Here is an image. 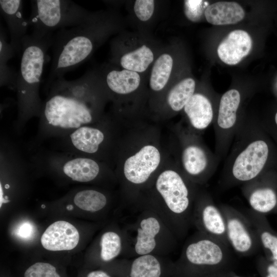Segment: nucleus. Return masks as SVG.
<instances>
[{
	"label": "nucleus",
	"instance_id": "6",
	"mask_svg": "<svg viewBox=\"0 0 277 277\" xmlns=\"http://www.w3.org/2000/svg\"><path fill=\"white\" fill-rule=\"evenodd\" d=\"M31 4L28 19L32 33L39 36L54 34L56 30L78 25L91 14L71 1L35 0Z\"/></svg>",
	"mask_w": 277,
	"mask_h": 277
},
{
	"label": "nucleus",
	"instance_id": "27",
	"mask_svg": "<svg viewBox=\"0 0 277 277\" xmlns=\"http://www.w3.org/2000/svg\"><path fill=\"white\" fill-rule=\"evenodd\" d=\"M227 230L229 239L235 250L244 253L251 248V238L239 219L235 217L229 219L227 224Z\"/></svg>",
	"mask_w": 277,
	"mask_h": 277
},
{
	"label": "nucleus",
	"instance_id": "32",
	"mask_svg": "<svg viewBox=\"0 0 277 277\" xmlns=\"http://www.w3.org/2000/svg\"><path fill=\"white\" fill-rule=\"evenodd\" d=\"M134 12L137 18L141 21L146 22L150 19L154 10L153 0H136L133 7Z\"/></svg>",
	"mask_w": 277,
	"mask_h": 277
},
{
	"label": "nucleus",
	"instance_id": "37",
	"mask_svg": "<svg viewBox=\"0 0 277 277\" xmlns=\"http://www.w3.org/2000/svg\"><path fill=\"white\" fill-rule=\"evenodd\" d=\"M274 120H275V122L277 125V112L275 115V117H274Z\"/></svg>",
	"mask_w": 277,
	"mask_h": 277
},
{
	"label": "nucleus",
	"instance_id": "12",
	"mask_svg": "<svg viewBox=\"0 0 277 277\" xmlns=\"http://www.w3.org/2000/svg\"><path fill=\"white\" fill-rule=\"evenodd\" d=\"M98 252L91 269L102 268L119 257L124 258L127 242L122 228L116 227L103 232L98 242Z\"/></svg>",
	"mask_w": 277,
	"mask_h": 277
},
{
	"label": "nucleus",
	"instance_id": "33",
	"mask_svg": "<svg viewBox=\"0 0 277 277\" xmlns=\"http://www.w3.org/2000/svg\"><path fill=\"white\" fill-rule=\"evenodd\" d=\"M261 271L263 277H277V262L264 261Z\"/></svg>",
	"mask_w": 277,
	"mask_h": 277
},
{
	"label": "nucleus",
	"instance_id": "30",
	"mask_svg": "<svg viewBox=\"0 0 277 277\" xmlns=\"http://www.w3.org/2000/svg\"><path fill=\"white\" fill-rule=\"evenodd\" d=\"M209 6L207 2L204 1H184V13L186 17L191 22L200 21L205 11Z\"/></svg>",
	"mask_w": 277,
	"mask_h": 277
},
{
	"label": "nucleus",
	"instance_id": "25",
	"mask_svg": "<svg viewBox=\"0 0 277 277\" xmlns=\"http://www.w3.org/2000/svg\"><path fill=\"white\" fill-rule=\"evenodd\" d=\"M195 88V82L190 77L176 84L167 96V102L170 107L174 111L181 110L194 94Z\"/></svg>",
	"mask_w": 277,
	"mask_h": 277
},
{
	"label": "nucleus",
	"instance_id": "28",
	"mask_svg": "<svg viewBox=\"0 0 277 277\" xmlns=\"http://www.w3.org/2000/svg\"><path fill=\"white\" fill-rule=\"evenodd\" d=\"M249 202L256 211L262 213H268L277 205V194L271 187L259 188L251 193Z\"/></svg>",
	"mask_w": 277,
	"mask_h": 277
},
{
	"label": "nucleus",
	"instance_id": "16",
	"mask_svg": "<svg viewBox=\"0 0 277 277\" xmlns=\"http://www.w3.org/2000/svg\"><path fill=\"white\" fill-rule=\"evenodd\" d=\"M107 68L97 72L108 91L124 95L134 91L139 87L141 77L138 73L125 69L118 70Z\"/></svg>",
	"mask_w": 277,
	"mask_h": 277
},
{
	"label": "nucleus",
	"instance_id": "7",
	"mask_svg": "<svg viewBox=\"0 0 277 277\" xmlns=\"http://www.w3.org/2000/svg\"><path fill=\"white\" fill-rule=\"evenodd\" d=\"M33 169L78 183L97 179L102 166L90 157L54 150H38L31 159Z\"/></svg>",
	"mask_w": 277,
	"mask_h": 277
},
{
	"label": "nucleus",
	"instance_id": "21",
	"mask_svg": "<svg viewBox=\"0 0 277 277\" xmlns=\"http://www.w3.org/2000/svg\"><path fill=\"white\" fill-rule=\"evenodd\" d=\"M72 201L78 208L92 213H100L105 210L109 204L106 194L94 189H85L76 192Z\"/></svg>",
	"mask_w": 277,
	"mask_h": 277
},
{
	"label": "nucleus",
	"instance_id": "2",
	"mask_svg": "<svg viewBox=\"0 0 277 277\" xmlns=\"http://www.w3.org/2000/svg\"><path fill=\"white\" fill-rule=\"evenodd\" d=\"M108 13L91 14L83 23L54 34L51 66L45 85L46 93L56 79L83 64L114 28Z\"/></svg>",
	"mask_w": 277,
	"mask_h": 277
},
{
	"label": "nucleus",
	"instance_id": "38",
	"mask_svg": "<svg viewBox=\"0 0 277 277\" xmlns=\"http://www.w3.org/2000/svg\"><path fill=\"white\" fill-rule=\"evenodd\" d=\"M276 207H277V205H276Z\"/></svg>",
	"mask_w": 277,
	"mask_h": 277
},
{
	"label": "nucleus",
	"instance_id": "35",
	"mask_svg": "<svg viewBox=\"0 0 277 277\" xmlns=\"http://www.w3.org/2000/svg\"><path fill=\"white\" fill-rule=\"evenodd\" d=\"M33 230L32 226L30 223H25L18 228L17 234L19 236L26 239L31 236Z\"/></svg>",
	"mask_w": 277,
	"mask_h": 277
},
{
	"label": "nucleus",
	"instance_id": "15",
	"mask_svg": "<svg viewBox=\"0 0 277 277\" xmlns=\"http://www.w3.org/2000/svg\"><path fill=\"white\" fill-rule=\"evenodd\" d=\"M252 39L245 31L235 30L231 31L221 42L217 52L221 60L224 63L234 65L238 64L250 52Z\"/></svg>",
	"mask_w": 277,
	"mask_h": 277
},
{
	"label": "nucleus",
	"instance_id": "13",
	"mask_svg": "<svg viewBox=\"0 0 277 277\" xmlns=\"http://www.w3.org/2000/svg\"><path fill=\"white\" fill-rule=\"evenodd\" d=\"M23 3L21 0L0 1L1 13L7 25L10 44L15 53L21 52L23 41L30 26L28 19L24 16Z\"/></svg>",
	"mask_w": 277,
	"mask_h": 277
},
{
	"label": "nucleus",
	"instance_id": "26",
	"mask_svg": "<svg viewBox=\"0 0 277 277\" xmlns=\"http://www.w3.org/2000/svg\"><path fill=\"white\" fill-rule=\"evenodd\" d=\"M15 52L10 43L7 42L5 34L1 27L0 35V76L1 86L7 85L14 88L16 80L15 74L8 66V61L14 55Z\"/></svg>",
	"mask_w": 277,
	"mask_h": 277
},
{
	"label": "nucleus",
	"instance_id": "9",
	"mask_svg": "<svg viewBox=\"0 0 277 277\" xmlns=\"http://www.w3.org/2000/svg\"><path fill=\"white\" fill-rule=\"evenodd\" d=\"M102 268L114 277H173L174 262L168 256L145 254L121 258Z\"/></svg>",
	"mask_w": 277,
	"mask_h": 277
},
{
	"label": "nucleus",
	"instance_id": "20",
	"mask_svg": "<svg viewBox=\"0 0 277 277\" xmlns=\"http://www.w3.org/2000/svg\"><path fill=\"white\" fill-rule=\"evenodd\" d=\"M240 101V94L236 89H230L222 95L217 119V126L221 129L227 130L234 127Z\"/></svg>",
	"mask_w": 277,
	"mask_h": 277
},
{
	"label": "nucleus",
	"instance_id": "1",
	"mask_svg": "<svg viewBox=\"0 0 277 277\" xmlns=\"http://www.w3.org/2000/svg\"><path fill=\"white\" fill-rule=\"evenodd\" d=\"M106 90L97 71H88L73 81L64 77L55 80L43 102L37 134L30 147L93 123L101 111Z\"/></svg>",
	"mask_w": 277,
	"mask_h": 277
},
{
	"label": "nucleus",
	"instance_id": "24",
	"mask_svg": "<svg viewBox=\"0 0 277 277\" xmlns=\"http://www.w3.org/2000/svg\"><path fill=\"white\" fill-rule=\"evenodd\" d=\"M182 163L184 168L189 174L196 176L206 169L208 159L205 151L201 147L190 145L183 151Z\"/></svg>",
	"mask_w": 277,
	"mask_h": 277
},
{
	"label": "nucleus",
	"instance_id": "14",
	"mask_svg": "<svg viewBox=\"0 0 277 277\" xmlns=\"http://www.w3.org/2000/svg\"><path fill=\"white\" fill-rule=\"evenodd\" d=\"M79 240L80 234L77 229L65 221H57L49 225L41 238L43 247L52 251L73 249Z\"/></svg>",
	"mask_w": 277,
	"mask_h": 277
},
{
	"label": "nucleus",
	"instance_id": "34",
	"mask_svg": "<svg viewBox=\"0 0 277 277\" xmlns=\"http://www.w3.org/2000/svg\"><path fill=\"white\" fill-rule=\"evenodd\" d=\"M83 277H114L109 272L103 268L88 270Z\"/></svg>",
	"mask_w": 277,
	"mask_h": 277
},
{
	"label": "nucleus",
	"instance_id": "10",
	"mask_svg": "<svg viewBox=\"0 0 277 277\" xmlns=\"http://www.w3.org/2000/svg\"><path fill=\"white\" fill-rule=\"evenodd\" d=\"M160 161V152L155 146H144L125 162L123 174L125 181L133 186L143 185L157 169Z\"/></svg>",
	"mask_w": 277,
	"mask_h": 277
},
{
	"label": "nucleus",
	"instance_id": "17",
	"mask_svg": "<svg viewBox=\"0 0 277 277\" xmlns=\"http://www.w3.org/2000/svg\"><path fill=\"white\" fill-rule=\"evenodd\" d=\"M204 15L207 21L214 25L236 24L245 16V12L238 3L232 2H219L209 5Z\"/></svg>",
	"mask_w": 277,
	"mask_h": 277
},
{
	"label": "nucleus",
	"instance_id": "8",
	"mask_svg": "<svg viewBox=\"0 0 277 277\" xmlns=\"http://www.w3.org/2000/svg\"><path fill=\"white\" fill-rule=\"evenodd\" d=\"M221 247L201 235L185 245L181 256L174 262L173 277H207L217 273L214 269L222 263Z\"/></svg>",
	"mask_w": 277,
	"mask_h": 277
},
{
	"label": "nucleus",
	"instance_id": "4",
	"mask_svg": "<svg viewBox=\"0 0 277 277\" xmlns=\"http://www.w3.org/2000/svg\"><path fill=\"white\" fill-rule=\"evenodd\" d=\"M129 209L122 227L127 242L124 258L145 254L168 256L175 250L177 239L152 208L138 202Z\"/></svg>",
	"mask_w": 277,
	"mask_h": 277
},
{
	"label": "nucleus",
	"instance_id": "18",
	"mask_svg": "<svg viewBox=\"0 0 277 277\" xmlns=\"http://www.w3.org/2000/svg\"><path fill=\"white\" fill-rule=\"evenodd\" d=\"M184 111L192 126L196 129L206 128L213 119L210 101L200 93L194 94L185 106Z\"/></svg>",
	"mask_w": 277,
	"mask_h": 277
},
{
	"label": "nucleus",
	"instance_id": "36",
	"mask_svg": "<svg viewBox=\"0 0 277 277\" xmlns=\"http://www.w3.org/2000/svg\"><path fill=\"white\" fill-rule=\"evenodd\" d=\"M207 277H219L217 275V273H216V274H214L213 275H211L210 276H207ZM229 277H241V276H229Z\"/></svg>",
	"mask_w": 277,
	"mask_h": 277
},
{
	"label": "nucleus",
	"instance_id": "11",
	"mask_svg": "<svg viewBox=\"0 0 277 277\" xmlns=\"http://www.w3.org/2000/svg\"><path fill=\"white\" fill-rule=\"evenodd\" d=\"M268 154V146L265 141H253L235 158L232 168L233 176L240 181L255 178L265 166Z\"/></svg>",
	"mask_w": 277,
	"mask_h": 277
},
{
	"label": "nucleus",
	"instance_id": "22",
	"mask_svg": "<svg viewBox=\"0 0 277 277\" xmlns=\"http://www.w3.org/2000/svg\"><path fill=\"white\" fill-rule=\"evenodd\" d=\"M154 54L145 45L123 55L120 64L125 69L137 73L144 72L153 62Z\"/></svg>",
	"mask_w": 277,
	"mask_h": 277
},
{
	"label": "nucleus",
	"instance_id": "3",
	"mask_svg": "<svg viewBox=\"0 0 277 277\" xmlns=\"http://www.w3.org/2000/svg\"><path fill=\"white\" fill-rule=\"evenodd\" d=\"M53 36L32 33L23 39L15 87L17 115L14 127L18 133L31 118L40 116L43 101L39 94V85L46 53L52 45Z\"/></svg>",
	"mask_w": 277,
	"mask_h": 277
},
{
	"label": "nucleus",
	"instance_id": "29",
	"mask_svg": "<svg viewBox=\"0 0 277 277\" xmlns=\"http://www.w3.org/2000/svg\"><path fill=\"white\" fill-rule=\"evenodd\" d=\"M23 277H63L56 266L47 262H38L29 266Z\"/></svg>",
	"mask_w": 277,
	"mask_h": 277
},
{
	"label": "nucleus",
	"instance_id": "23",
	"mask_svg": "<svg viewBox=\"0 0 277 277\" xmlns=\"http://www.w3.org/2000/svg\"><path fill=\"white\" fill-rule=\"evenodd\" d=\"M173 63L172 56L168 53L162 54L155 60L149 80V85L152 90L160 91L167 85L171 73Z\"/></svg>",
	"mask_w": 277,
	"mask_h": 277
},
{
	"label": "nucleus",
	"instance_id": "31",
	"mask_svg": "<svg viewBox=\"0 0 277 277\" xmlns=\"http://www.w3.org/2000/svg\"><path fill=\"white\" fill-rule=\"evenodd\" d=\"M260 234L263 247L270 253L269 260L277 262V235L268 228H264Z\"/></svg>",
	"mask_w": 277,
	"mask_h": 277
},
{
	"label": "nucleus",
	"instance_id": "19",
	"mask_svg": "<svg viewBox=\"0 0 277 277\" xmlns=\"http://www.w3.org/2000/svg\"><path fill=\"white\" fill-rule=\"evenodd\" d=\"M191 220L201 230L215 235L223 234L226 229L224 221L218 209L208 204L195 207Z\"/></svg>",
	"mask_w": 277,
	"mask_h": 277
},
{
	"label": "nucleus",
	"instance_id": "5",
	"mask_svg": "<svg viewBox=\"0 0 277 277\" xmlns=\"http://www.w3.org/2000/svg\"><path fill=\"white\" fill-rule=\"evenodd\" d=\"M153 193L142 200L161 217L177 239L183 238L191 221V200L189 187L175 171L161 173L154 183Z\"/></svg>",
	"mask_w": 277,
	"mask_h": 277
}]
</instances>
